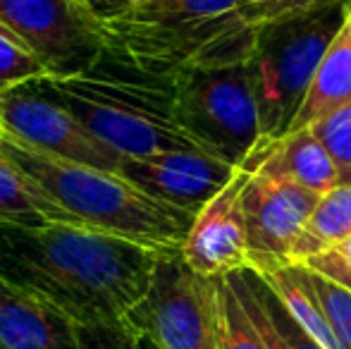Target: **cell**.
Segmentation results:
<instances>
[{
    "instance_id": "cell-1",
    "label": "cell",
    "mask_w": 351,
    "mask_h": 349,
    "mask_svg": "<svg viewBox=\"0 0 351 349\" xmlns=\"http://www.w3.org/2000/svg\"><path fill=\"white\" fill-rule=\"evenodd\" d=\"M160 258L91 225H0V275L74 323L127 321L151 292Z\"/></svg>"
},
{
    "instance_id": "cell-2",
    "label": "cell",
    "mask_w": 351,
    "mask_h": 349,
    "mask_svg": "<svg viewBox=\"0 0 351 349\" xmlns=\"http://www.w3.org/2000/svg\"><path fill=\"white\" fill-rule=\"evenodd\" d=\"M38 86L67 106L122 158L199 149L175 115V80L143 72L108 53L91 70L46 77Z\"/></svg>"
},
{
    "instance_id": "cell-3",
    "label": "cell",
    "mask_w": 351,
    "mask_h": 349,
    "mask_svg": "<svg viewBox=\"0 0 351 349\" xmlns=\"http://www.w3.org/2000/svg\"><path fill=\"white\" fill-rule=\"evenodd\" d=\"M0 151L82 223L141 244L162 258L182 256L194 213L153 199L120 173L43 154L3 127Z\"/></svg>"
},
{
    "instance_id": "cell-4",
    "label": "cell",
    "mask_w": 351,
    "mask_h": 349,
    "mask_svg": "<svg viewBox=\"0 0 351 349\" xmlns=\"http://www.w3.org/2000/svg\"><path fill=\"white\" fill-rule=\"evenodd\" d=\"M349 12L351 0L256 29V41L246 62L258 103L261 136L278 139L289 132L315 70Z\"/></svg>"
},
{
    "instance_id": "cell-5",
    "label": "cell",
    "mask_w": 351,
    "mask_h": 349,
    "mask_svg": "<svg viewBox=\"0 0 351 349\" xmlns=\"http://www.w3.org/2000/svg\"><path fill=\"white\" fill-rule=\"evenodd\" d=\"M172 80L177 122L201 151L239 168L261 139L249 62L189 67Z\"/></svg>"
},
{
    "instance_id": "cell-6",
    "label": "cell",
    "mask_w": 351,
    "mask_h": 349,
    "mask_svg": "<svg viewBox=\"0 0 351 349\" xmlns=\"http://www.w3.org/2000/svg\"><path fill=\"white\" fill-rule=\"evenodd\" d=\"M0 24L51 77L91 70L110 53L108 27L86 0H0Z\"/></svg>"
},
{
    "instance_id": "cell-7",
    "label": "cell",
    "mask_w": 351,
    "mask_h": 349,
    "mask_svg": "<svg viewBox=\"0 0 351 349\" xmlns=\"http://www.w3.org/2000/svg\"><path fill=\"white\" fill-rule=\"evenodd\" d=\"M130 318L158 349H220L213 278L196 275L182 256L160 258L151 292Z\"/></svg>"
},
{
    "instance_id": "cell-8",
    "label": "cell",
    "mask_w": 351,
    "mask_h": 349,
    "mask_svg": "<svg viewBox=\"0 0 351 349\" xmlns=\"http://www.w3.org/2000/svg\"><path fill=\"white\" fill-rule=\"evenodd\" d=\"M0 127L43 154L110 173L120 170L122 156L86 130L70 108L43 91L38 82L0 91Z\"/></svg>"
},
{
    "instance_id": "cell-9",
    "label": "cell",
    "mask_w": 351,
    "mask_h": 349,
    "mask_svg": "<svg viewBox=\"0 0 351 349\" xmlns=\"http://www.w3.org/2000/svg\"><path fill=\"white\" fill-rule=\"evenodd\" d=\"M323 194L273 175H251L241 191L251 268L254 263H287L294 242ZM289 265V263H287Z\"/></svg>"
},
{
    "instance_id": "cell-10",
    "label": "cell",
    "mask_w": 351,
    "mask_h": 349,
    "mask_svg": "<svg viewBox=\"0 0 351 349\" xmlns=\"http://www.w3.org/2000/svg\"><path fill=\"white\" fill-rule=\"evenodd\" d=\"M237 170L239 168L206 151L186 149L139 158L127 156L117 173L153 199L196 215L237 175Z\"/></svg>"
},
{
    "instance_id": "cell-11",
    "label": "cell",
    "mask_w": 351,
    "mask_h": 349,
    "mask_svg": "<svg viewBox=\"0 0 351 349\" xmlns=\"http://www.w3.org/2000/svg\"><path fill=\"white\" fill-rule=\"evenodd\" d=\"M249 177L251 173L239 168L196 213L182 249V261L201 278H225L251 268L249 232L241 208V191Z\"/></svg>"
},
{
    "instance_id": "cell-12",
    "label": "cell",
    "mask_w": 351,
    "mask_h": 349,
    "mask_svg": "<svg viewBox=\"0 0 351 349\" xmlns=\"http://www.w3.org/2000/svg\"><path fill=\"white\" fill-rule=\"evenodd\" d=\"M0 349H79L74 321L0 275Z\"/></svg>"
},
{
    "instance_id": "cell-13",
    "label": "cell",
    "mask_w": 351,
    "mask_h": 349,
    "mask_svg": "<svg viewBox=\"0 0 351 349\" xmlns=\"http://www.w3.org/2000/svg\"><path fill=\"white\" fill-rule=\"evenodd\" d=\"M251 175H273L282 180L299 182L308 189L325 194L342 184V177L318 136L306 127L299 132H289L278 139L261 136L258 144L249 154V158L239 165Z\"/></svg>"
},
{
    "instance_id": "cell-14",
    "label": "cell",
    "mask_w": 351,
    "mask_h": 349,
    "mask_svg": "<svg viewBox=\"0 0 351 349\" xmlns=\"http://www.w3.org/2000/svg\"><path fill=\"white\" fill-rule=\"evenodd\" d=\"M351 103V12L320 60L289 132H299ZM287 132V134H289Z\"/></svg>"
},
{
    "instance_id": "cell-15",
    "label": "cell",
    "mask_w": 351,
    "mask_h": 349,
    "mask_svg": "<svg viewBox=\"0 0 351 349\" xmlns=\"http://www.w3.org/2000/svg\"><path fill=\"white\" fill-rule=\"evenodd\" d=\"M254 270L270 285L282 306L287 309L291 318L313 337L323 349H344L339 342L337 333H335L332 323H330L328 313H325L323 304H320L315 289L306 280L304 268L301 265H287V263H254Z\"/></svg>"
},
{
    "instance_id": "cell-16",
    "label": "cell",
    "mask_w": 351,
    "mask_h": 349,
    "mask_svg": "<svg viewBox=\"0 0 351 349\" xmlns=\"http://www.w3.org/2000/svg\"><path fill=\"white\" fill-rule=\"evenodd\" d=\"M51 223H77L86 225L65 210L46 189L36 184L29 175H24L8 158H0V225H36Z\"/></svg>"
},
{
    "instance_id": "cell-17",
    "label": "cell",
    "mask_w": 351,
    "mask_h": 349,
    "mask_svg": "<svg viewBox=\"0 0 351 349\" xmlns=\"http://www.w3.org/2000/svg\"><path fill=\"white\" fill-rule=\"evenodd\" d=\"M237 8H239V0H143L103 22L108 32L175 29L217 19L222 14L234 12Z\"/></svg>"
},
{
    "instance_id": "cell-18",
    "label": "cell",
    "mask_w": 351,
    "mask_h": 349,
    "mask_svg": "<svg viewBox=\"0 0 351 349\" xmlns=\"http://www.w3.org/2000/svg\"><path fill=\"white\" fill-rule=\"evenodd\" d=\"M351 237V184L325 191L289 252V265L337 247Z\"/></svg>"
},
{
    "instance_id": "cell-19",
    "label": "cell",
    "mask_w": 351,
    "mask_h": 349,
    "mask_svg": "<svg viewBox=\"0 0 351 349\" xmlns=\"http://www.w3.org/2000/svg\"><path fill=\"white\" fill-rule=\"evenodd\" d=\"M213 311L220 349H265L258 328L249 318L227 275L213 278Z\"/></svg>"
},
{
    "instance_id": "cell-20",
    "label": "cell",
    "mask_w": 351,
    "mask_h": 349,
    "mask_svg": "<svg viewBox=\"0 0 351 349\" xmlns=\"http://www.w3.org/2000/svg\"><path fill=\"white\" fill-rule=\"evenodd\" d=\"M51 77V70L0 24V91Z\"/></svg>"
},
{
    "instance_id": "cell-21",
    "label": "cell",
    "mask_w": 351,
    "mask_h": 349,
    "mask_svg": "<svg viewBox=\"0 0 351 349\" xmlns=\"http://www.w3.org/2000/svg\"><path fill=\"white\" fill-rule=\"evenodd\" d=\"M320 144L332 156L342 177V184H351V103L308 127Z\"/></svg>"
},
{
    "instance_id": "cell-22",
    "label": "cell",
    "mask_w": 351,
    "mask_h": 349,
    "mask_svg": "<svg viewBox=\"0 0 351 349\" xmlns=\"http://www.w3.org/2000/svg\"><path fill=\"white\" fill-rule=\"evenodd\" d=\"M79 349H146L139 328L127 321L110 323H74Z\"/></svg>"
},
{
    "instance_id": "cell-23",
    "label": "cell",
    "mask_w": 351,
    "mask_h": 349,
    "mask_svg": "<svg viewBox=\"0 0 351 349\" xmlns=\"http://www.w3.org/2000/svg\"><path fill=\"white\" fill-rule=\"evenodd\" d=\"M304 275L311 282V287L315 289V294H318L339 342L344 345V349H351V289L342 287V285L332 282V280L323 278V275L313 273L308 268H304Z\"/></svg>"
},
{
    "instance_id": "cell-24",
    "label": "cell",
    "mask_w": 351,
    "mask_h": 349,
    "mask_svg": "<svg viewBox=\"0 0 351 349\" xmlns=\"http://www.w3.org/2000/svg\"><path fill=\"white\" fill-rule=\"evenodd\" d=\"M347 3V0H261V3L241 5L239 14L249 27L258 29L265 24L285 22V19L304 17L311 12H320L325 8H332V5Z\"/></svg>"
},
{
    "instance_id": "cell-25",
    "label": "cell",
    "mask_w": 351,
    "mask_h": 349,
    "mask_svg": "<svg viewBox=\"0 0 351 349\" xmlns=\"http://www.w3.org/2000/svg\"><path fill=\"white\" fill-rule=\"evenodd\" d=\"M241 273H244V278L249 280V285L254 287V292L261 297L265 311H268L270 318L275 321V326H278L282 337L287 340V345H289L291 349H323L318 342L313 340V337L308 335V333L304 330V328L299 326V323L294 321V318L289 316V313H287V309L282 306L278 294L270 289V285L265 282V280L261 278L254 268H246V270H241Z\"/></svg>"
},
{
    "instance_id": "cell-26",
    "label": "cell",
    "mask_w": 351,
    "mask_h": 349,
    "mask_svg": "<svg viewBox=\"0 0 351 349\" xmlns=\"http://www.w3.org/2000/svg\"><path fill=\"white\" fill-rule=\"evenodd\" d=\"M227 280H230V285L234 287L237 297L241 299V304H244L246 313H249V318L254 321V326L258 328L261 337H263V342H265V349H291L289 345H287L285 337H282V333L278 330L275 321L270 318V313L265 311L261 297L254 292V287L249 285V280L244 278V273L237 270V273L227 275Z\"/></svg>"
},
{
    "instance_id": "cell-27",
    "label": "cell",
    "mask_w": 351,
    "mask_h": 349,
    "mask_svg": "<svg viewBox=\"0 0 351 349\" xmlns=\"http://www.w3.org/2000/svg\"><path fill=\"white\" fill-rule=\"evenodd\" d=\"M88 5L93 8V12L98 14L101 19H108V17H115V14L125 12L127 8L136 3H143V0H86Z\"/></svg>"
},
{
    "instance_id": "cell-28",
    "label": "cell",
    "mask_w": 351,
    "mask_h": 349,
    "mask_svg": "<svg viewBox=\"0 0 351 349\" xmlns=\"http://www.w3.org/2000/svg\"><path fill=\"white\" fill-rule=\"evenodd\" d=\"M337 249H339V252H342V256L347 258V263H349V270H351V237L347 239V242L337 244Z\"/></svg>"
},
{
    "instance_id": "cell-29",
    "label": "cell",
    "mask_w": 351,
    "mask_h": 349,
    "mask_svg": "<svg viewBox=\"0 0 351 349\" xmlns=\"http://www.w3.org/2000/svg\"><path fill=\"white\" fill-rule=\"evenodd\" d=\"M251 3H261V0H239V8L241 5H251Z\"/></svg>"
},
{
    "instance_id": "cell-30",
    "label": "cell",
    "mask_w": 351,
    "mask_h": 349,
    "mask_svg": "<svg viewBox=\"0 0 351 349\" xmlns=\"http://www.w3.org/2000/svg\"><path fill=\"white\" fill-rule=\"evenodd\" d=\"M0 158H3V151H0Z\"/></svg>"
}]
</instances>
